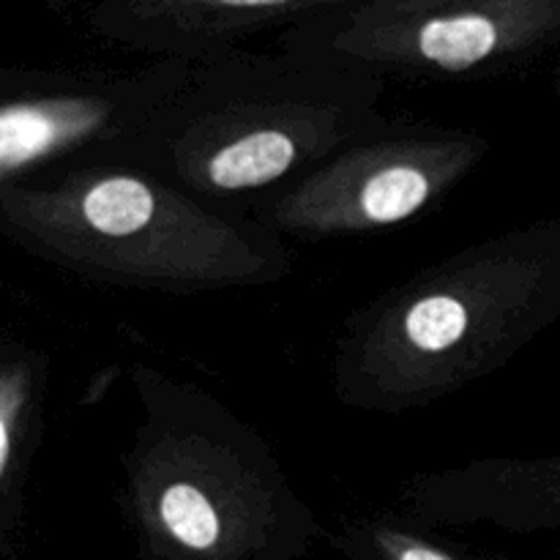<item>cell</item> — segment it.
<instances>
[{
    "label": "cell",
    "mask_w": 560,
    "mask_h": 560,
    "mask_svg": "<svg viewBox=\"0 0 560 560\" xmlns=\"http://www.w3.org/2000/svg\"><path fill=\"white\" fill-rule=\"evenodd\" d=\"M9 217L44 255L124 290L219 293L271 288L293 273L288 244L260 219L109 159L16 195Z\"/></svg>",
    "instance_id": "cell-4"
},
{
    "label": "cell",
    "mask_w": 560,
    "mask_h": 560,
    "mask_svg": "<svg viewBox=\"0 0 560 560\" xmlns=\"http://www.w3.org/2000/svg\"><path fill=\"white\" fill-rule=\"evenodd\" d=\"M9 446H11L9 424H5V419H3V416H0V468H3L5 457H9Z\"/></svg>",
    "instance_id": "cell-10"
},
{
    "label": "cell",
    "mask_w": 560,
    "mask_h": 560,
    "mask_svg": "<svg viewBox=\"0 0 560 560\" xmlns=\"http://www.w3.org/2000/svg\"><path fill=\"white\" fill-rule=\"evenodd\" d=\"M490 156L465 126L388 120L255 211L279 238L331 241L383 233L452 197Z\"/></svg>",
    "instance_id": "cell-6"
},
{
    "label": "cell",
    "mask_w": 560,
    "mask_h": 560,
    "mask_svg": "<svg viewBox=\"0 0 560 560\" xmlns=\"http://www.w3.org/2000/svg\"><path fill=\"white\" fill-rule=\"evenodd\" d=\"M184 60L178 85L107 159L228 211H257L392 120L381 77L293 44Z\"/></svg>",
    "instance_id": "cell-1"
},
{
    "label": "cell",
    "mask_w": 560,
    "mask_h": 560,
    "mask_svg": "<svg viewBox=\"0 0 560 560\" xmlns=\"http://www.w3.org/2000/svg\"><path fill=\"white\" fill-rule=\"evenodd\" d=\"M558 320L560 217H545L361 304L334 342V397L361 413H416L501 372Z\"/></svg>",
    "instance_id": "cell-2"
},
{
    "label": "cell",
    "mask_w": 560,
    "mask_h": 560,
    "mask_svg": "<svg viewBox=\"0 0 560 560\" xmlns=\"http://www.w3.org/2000/svg\"><path fill=\"white\" fill-rule=\"evenodd\" d=\"M279 42L405 82H481L560 42V0H355Z\"/></svg>",
    "instance_id": "cell-5"
},
{
    "label": "cell",
    "mask_w": 560,
    "mask_h": 560,
    "mask_svg": "<svg viewBox=\"0 0 560 560\" xmlns=\"http://www.w3.org/2000/svg\"><path fill=\"white\" fill-rule=\"evenodd\" d=\"M118 506L140 560H304L328 528L262 432L202 386L135 364Z\"/></svg>",
    "instance_id": "cell-3"
},
{
    "label": "cell",
    "mask_w": 560,
    "mask_h": 560,
    "mask_svg": "<svg viewBox=\"0 0 560 560\" xmlns=\"http://www.w3.org/2000/svg\"><path fill=\"white\" fill-rule=\"evenodd\" d=\"M552 93H556V98L560 102V60H558L556 71H552Z\"/></svg>",
    "instance_id": "cell-11"
},
{
    "label": "cell",
    "mask_w": 560,
    "mask_h": 560,
    "mask_svg": "<svg viewBox=\"0 0 560 560\" xmlns=\"http://www.w3.org/2000/svg\"><path fill=\"white\" fill-rule=\"evenodd\" d=\"M350 3L355 0H93L91 22L109 44L148 60L202 58Z\"/></svg>",
    "instance_id": "cell-8"
},
{
    "label": "cell",
    "mask_w": 560,
    "mask_h": 560,
    "mask_svg": "<svg viewBox=\"0 0 560 560\" xmlns=\"http://www.w3.org/2000/svg\"><path fill=\"white\" fill-rule=\"evenodd\" d=\"M326 541L339 560H474L402 512L355 514L328 530Z\"/></svg>",
    "instance_id": "cell-9"
},
{
    "label": "cell",
    "mask_w": 560,
    "mask_h": 560,
    "mask_svg": "<svg viewBox=\"0 0 560 560\" xmlns=\"http://www.w3.org/2000/svg\"><path fill=\"white\" fill-rule=\"evenodd\" d=\"M402 514L427 528H487L506 534L560 530V448L534 457H476L399 487Z\"/></svg>",
    "instance_id": "cell-7"
}]
</instances>
